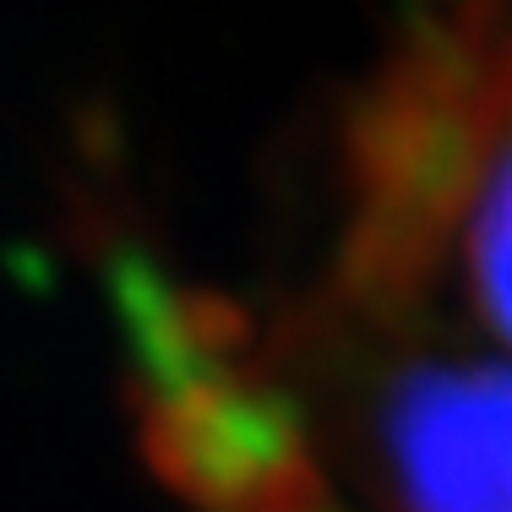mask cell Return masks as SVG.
I'll return each mask as SVG.
<instances>
[{"label": "cell", "mask_w": 512, "mask_h": 512, "mask_svg": "<svg viewBox=\"0 0 512 512\" xmlns=\"http://www.w3.org/2000/svg\"><path fill=\"white\" fill-rule=\"evenodd\" d=\"M469 278L480 316L512 344V131L480 169V197L469 207Z\"/></svg>", "instance_id": "obj_3"}, {"label": "cell", "mask_w": 512, "mask_h": 512, "mask_svg": "<svg viewBox=\"0 0 512 512\" xmlns=\"http://www.w3.org/2000/svg\"><path fill=\"white\" fill-rule=\"evenodd\" d=\"M376 436L404 512H512V371L414 365Z\"/></svg>", "instance_id": "obj_2"}, {"label": "cell", "mask_w": 512, "mask_h": 512, "mask_svg": "<svg viewBox=\"0 0 512 512\" xmlns=\"http://www.w3.org/2000/svg\"><path fill=\"white\" fill-rule=\"evenodd\" d=\"M126 355L137 376L142 453L207 512H327L300 409L246 360L251 327L218 295L169 284L142 256L115 278Z\"/></svg>", "instance_id": "obj_1"}]
</instances>
